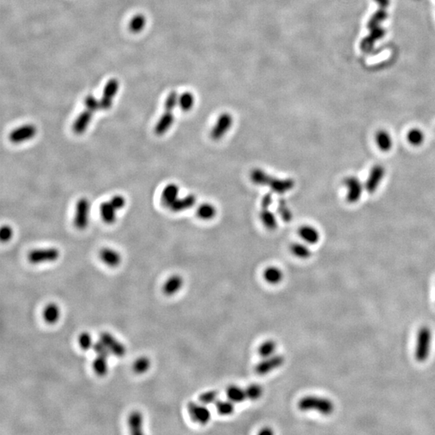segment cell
I'll list each match as a JSON object with an SVG mask.
<instances>
[{
	"label": "cell",
	"instance_id": "obj_1",
	"mask_svg": "<svg viewBox=\"0 0 435 435\" xmlns=\"http://www.w3.org/2000/svg\"><path fill=\"white\" fill-rule=\"evenodd\" d=\"M388 18L386 7H381L373 14L368 22V28L370 31L369 36L361 41L360 49L365 54L372 52L376 42L385 36L386 31L382 28L381 24Z\"/></svg>",
	"mask_w": 435,
	"mask_h": 435
},
{
	"label": "cell",
	"instance_id": "obj_2",
	"mask_svg": "<svg viewBox=\"0 0 435 435\" xmlns=\"http://www.w3.org/2000/svg\"><path fill=\"white\" fill-rule=\"evenodd\" d=\"M250 179L255 185L269 186L272 191L278 194H286L293 190L295 185V182L292 178H278L259 168L252 169Z\"/></svg>",
	"mask_w": 435,
	"mask_h": 435
},
{
	"label": "cell",
	"instance_id": "obj_3",
	"mask_svg": "<svg viewBox=\"0 0 435 435\" xmlns=\"http://www.w3.org/2000/svg\"><path fill=\"white\" fill-rule=\"evenodd\" d=\"M178 98L177 93L176 91H172L169 93V95L166 99L164 104L165 110L155 127V133L158 136L164 135L172 127V123L174 122V115L172 111L177 105H178Z\"/></svg>",
	"mask_w": 435,
	"mask_h": 435
},
{
	"label": "cell",
	"instance_id": "obj_4",
	"mask_svg": "<svg viewBox=\"0 0 435 435\" xmlns=\"http://www.w3.org/2000/svg\"><path fill=\"white\" fill-rule=\"evenodd\" d=\"M298 408L302 411H317L324 415H329L334 411V405L329 399L307 396L300 400Z\"/></svg>",
	"mask_w": 435,
	"mask_h": 435
},
{
	"label": "cell",
	"instance_id": "obj_5",
	"mask_svg": "<svg viewBox=\"0 0 435 435\" xmlns=\"http://www.w3.org/2000/svg\"><path fill=\"white\" fill-rule=\"evenodd\" d=\"M431 330L427 326L418 330L415 349V358L418 362H424L427 360L431 350Z\"/></svg>",
	"mask_w": 435,
	"mask_h": 435
},
{
	"label": "cell",
	"instance_id": "obj_6",
	"mask_svg": "<svg viewBox=\"0 0 435 435\" xmlns=\"http://www.w3.org/2000/svg\"><path fill=\"white\" fill-rule=\"evenodd\" d=\"M233 123H234V119L230 113L224 112L220 114L211 129V138L215 141L223 138L225 135L231 129Z\"/></svg>",
	"mask_w": 435,
	"mask_h": 435
},
{
	"label": "cell",
	"instance_id": "obj_7",
	"mask_svg": "<svg viewBox=\"0 0 435 435\" xmlns=\"http://www.w3.org/2000/svg\"><path fill=\"white\" fill-rule=\"evenodd\" d=\"M345 187L347 189L346 199L347 203L354 204L357 203L362 196L363 192L365 190L364 184H363L358 177L354 176L346 177L343 181Z\"/></svg>",
	"mask_w": 435,
	"mask_h": 435
},
{
	"label": "cell",
	"instance_id": "obj_8",
	"mask_svg": "<svg viewBox=\"0 0 435 435\" xmlns=\"http://www.w3.org/2000/svg\"><path fill=\"white\" fill-rule=\"evenodd\" d=\"M385 173V168L382 164H376L373 166L369 172V177L364 183L365 190L369 194L375 193L383 181Z\"/></svg>",
	"mask_w": 435,
	"mask_h": 435
},
{
	"label": "cell",
	"instance_id": "obj_9",
	"mask_svg": "<svg viewBox=\"0 0 435 435\" xmlns=\"http://www.w3.org/2000/svg\"><path fill=\"white\" fill-rule=\"evenodd\" d=\"M60 257V252L56 248L37 249L29 252L28 261L32 264H42L46 262H54Z\"/></svg>",
	"mask_w": 435,
	"mask_h": 435
},
{
	"label": "cell",
	"instance_id": "obj_10",
	"mask_svg": "<svg viewBox=\"0 0 435 435\" xmlns=\"http://www.w3.org/2000/svg\"><path fill=\"white\" fill-rule=\"evenodd\" d=\"M284 361L285 359L281 355H273L270 357L264 358V360L256 366L255 371L258 375H266L282 366Z\"/></svg>",
	"mask_w": 435,
	"mask_h": 435
},
{
	"label": "cell",
	"instance_id": "obj_11",
	"mask_svg": "<svg viewBox=\"0 0 435 435\" xmlns=\"http://www.w3.org/2000/svg\"><path fill=\"white\" fill-rule=\"evenodd\" d=\"M90 203L86 198H81L76 205L74 225L79 230H84L89 223Z\"/></svg>",
	"mask_w": 435,
	"mask_h": 435
},
{
	"label": "cell",
	"instance_id": "obj_12",
	"mask_svg": "<svg viewBox=\"0 0 435 435\" xmlns=\"http://www.w3.org/2000/svg\"><path fill=\"white\" fill-rule=\"evenodd\" d=\"M187 409L193 421L198 424L206 425L211 420V412L202 403L198 404L191 401L188 404Z\"/></svg>",
	"mask_w": 435,
	"mask_h": 435
},
{
	"label": "cell",
	"instance_id": "obj_13",
	"mask_svg": "<svg viewBox=\"0 0 435 435\" xmlns=\"http://www.w3.org/2000/svg\"><path fill=\"white\" fill-rule=\"evenodd\" d=\"M99 339L107 346L110 354H113L118 357H123L125 356V346L119 342L116 338H114L112 334L108 332H103L100 334Z\"/></svg>",
	"mask_w": 435,
	"mask_h": 435
},
{
	"label": "cell",
	"instance_id": "obj_14",
	"mask_svg": "<svg viewBox=\"0 0 435 435\" xmlns=\"http://www.w3.org/2000/svg\"><path fill=\"white\" fill-rule=\"evenodd\" d=\"M37 134V127L33 124H27L14 130L9 135V139L14 144L24 142L33 138Z\"/></svg>",
	"mask_w": 435,
	"mask_h": 435
},
{
	"label": "cell",
	"instance_id": "obj_15",
	"mask_svg": "<svg viewBox=\"0 0 435 435\" xmlns=\"http://www.w3.org/2000/svg\"><path fill=\"white\" fill-rule=\"evenodd\" d=\"M119 89V82L116 79H110L107 83L104 88L103 97L100 100L101 109L108 110L112 106L113 99L116 95L117 91Z\"/></svg>",
	"mask_w": 435,
	"mask_h": 435
},
{
	"label": "cell",
	"instance_id": "obj_16",
	"mask_svg": "<svg viewBox=\"0 0 435 435\" xmlns=\"http://www.w3.org/2000/svg\"><path fill=\"white\" fill-rule=\"evenodd\" d=\"M298 234L300 238L307 244H316L320 239V233L318 229L310 225L301 226Z\"/></svg>",
	"mask_w": 435,
	"mask_h": 435
},
{
	"label": "cell",
	"instance_id": "obj_17",
	"mask_svg": "<svg viewBox=\"0 0 435 435\" xmlns=\"http://www.w3.org/2000/svg\"><path fill=\"white\" fill-rule=\"evenodd\" d=\"M94 112L89 109H86L85 111L81 113L78 119H76L73 123V130L78 135H82L86 132V128L88 127L89 123H91Z\"/></svg>",
	"mask_w": 435,
	"mask_h": 435
},
{
	"label": "cell",
	"instance_id": "obj_18",
	"mask_svg": "<svg viewBox=\"0 0 435 435\" xmlns=\"http://www.w3.org/2000/svg\"><path fill=\"white\" fill-rule=\"evenodd\" d=\"M99 257L104 264L110 267H117L121 262V257L119 252L110 248H103L99 252Z\"/></svg>",
	"mask_w": 435,
	"mask_h": 435
},
{
	"label": "cell",
	"instance_id": "obj_19",
	"mask_svg": "<svg viewBox=\"0 0 435 435\" xmlns=\"http://www.w3.org/2000/svg\"><path fill=\"white\" fill-rule=\"evenodd\" d=\"M128 427L132 435H142L143 426H144V418L141 413L139 411L132 412L128 417Z\"/></svg>",
	"mask_w": 435,
	"mask_h": 435
},
{
	"label": "cell",
	"instance_id": "obj_20",
	"mask_svg": "<svg viewBox=\"0 0 435 435\" xmlns=\"http://www.w3.org/2000/svg\"><path fill=\"white\" fill-rule=\"evenodd\" d=\"M183 278L179 275H173L166 280L163 286V292L166 296L176 294L183 285Z\"/></svg>",
	"mask_w": 435,
	"mask_h": 435
},
{
	"label": "cell",
	"instance_id": "obj_21",
	"mask_svg": "<svg viewBox=\"0 0 435 435\" xmlns=\"http://www.w3.org/2000/svg\"><path fill=\"white\" fill-rule=\"evenodd\" d=\"M179 188L175 184H169L166 185L162 192V201L164 206L170 207L178 198Z\"/></svg>",
	"mask_w": 435,
	"mask_h": 435
},
{
	"label": "cell",
	"instance_id": "obj_22",
	"mask_svg": "<svg viewBox=\"0 0 435 435\" xmlns=\"http://www.w3.org/2000/svg\"><path fill=\"white\" fill-rule=\"evenodd\" d=\"M197 198L194 194H189L182 198H177V201L171 206V211L173 212H181L190 209L196 204Z\"/></svg>",
	"mask_w": 435,
	"mask_h": 435
},
{
	"label": "cell",
	"instance_id": "obj_23",
	"mask_svg": "<svg viewBox=\"0 0 435 435\" xmlns=\"http://www.w3.org/2000/svg\"><path fill=\"white\" fill-rule=\"evenodd\" d=\"M375 140L377 147L381 151L388 152L392 148L393 141L392 136L385 130H379L376 134Z\"/></svg>",
	"mask_w": 435,
	"mask_h": 435
},
{
	"label": "cell",
	"instance_id": "obj_24",
	"mask_svg": "<svg viewBox=\"0 0 435 435\" xmlns=\"http://www.w3.org/2000/svg\"><path fill=\"white\" fill-rule=\"evenodd\" d=\"M260 218L262 224L268 230L275 231L277 228L278 223L276 216L273 212L270 211V208H261Z\"/></svg>",
	"mask_w": 435,
	"mask_h": 435
},
{
	"label": "cell",
	"instance_id": "obj_25",
	"mask_svg": "<svg viewBox=\"0 0 435 435\" xmlns=\"http://www.w3.org/2000/svg\"><path fill=\"white\" fill-rule=\"evenodd\" d=\"M59 306L55 303L48 304L43 310V319L49 324H54L60 319Z\"/></svg>",
	"mask_w": 435,
	"mask_h": 435
},
{
	"label": "cell",
	"instance_id": "obj_26",
	"mask_svg": "<svg viewBox=\"0 0 435 435\" xmlns=\"http://www.w3.org/2000/svg\"><path fill=\"white\" fill-rule=\"evenodd\" d=\"M196 213L198 218L203 221H209L216 217L217 215V209L211 203H203L198 207Z\"/></svg>",
	"mask_w": 435,
	"mask_h": 435
},
{
	"label": "cell",
	"instance_id": "obj_27",
	"mask_svg": "<svg viewBox=\"0 0 435 435\" xmlns=\"http://www.w3.org/2000/svg\"><path fill=\"white\" fill-rule=\"evenodd\" d=\"M115 211L116 209L113 207L110 202H105V203H102L101 207H100V213H101L102 218L106 223L113 224L115 222V220H116Z\"/></svg>",
	"mask_w": 435,
	"mask_h": 435
},
{
	"label": "cell",
	"instance_id": "obj_28",
	"mask_svg": "<svg viewBox=\"0 0 435 435\" xmlns=\"http://www.w3.org/2000/svg\"><path fill=\"white\" fill-rule=\"evenodd\" d=\"M284 275L279 268L269 267L264 272V278L268 283L271 284H276L282 280Z\"/></svg>",
	"mask_w": 435,
	"mask_h": 435
},
{
	"label": "cell",
	"instance_id": "obj_29",
	"mask_svg": "<svg viewBox=\"0 0 435 435\" xmlns=\"http://www.w3.org/2000/svg\"><path fill=\"white\" fill-rule=\"evenodd\" d=\"M226 395L229 400L234 403H241L248 399L246 389L236 385L230 386L226 390Z\"/></svg>",
	"mask_w": 435,
	"mask_h": 435
},
{
	"label": "cell",
	"instance_id": "obj_30",
	"mask_svg": "<svg viewBox=\"0 0 435 435\" xmlns=\"http://www.w3.org/2000/svg\"><path fill=\"white\" fill-rule=\"evenodd\" d=\"M277 213L284 222H291V220L293 219V212L289 208L286 201L283 198L280 199L278 202Z\"/></svg>",
	"mask_w": 435,
	"mask_h": 435
},
{
	"label": "cell",
	"instance_id": "obj_31",
	"mask_svg": "<svg viewBox=\"0 0 435 435\" xmlns=\"http://www.w3.org/2000/svg\"><path fill=\"white\" fill-rule=\"evenodd\" d=\"M195 98L190 92H184L178 98V105L183 111H189L194 108Z\"/></svg>",
	"mask_w": 435,
	"mask_h": 435
},
{
	"label": "cell",
	"instance_id": "obj_32",
	"mask_svg": "<svg viewBox=\"0 0 435 435\" xmlns=\"http://www.w3.org/2000/svg\"><path fill=\"white\" fill-rule=\"evenodd\" d=\"M290 251L293 253V256L299 259H308L311 257V251L310 248L306 246V244H302V243H295L292 244L290 248Z\"/></svg>",
	"mask_w": 435,
	"mask_h": 435
},
{
	"label": "cell",
	"instance_id": "obj_33",
	"mask_svg": "<svg viewBox=\"0 0 435 435\" xmlns=\"http://www.w3.org/2000/svg\"><path fill=\"white\" fill-rule=\"evenodd\" d=\"M93 369L99 377H104L108 372V358L96 356L93 362Z\"/></svg>",
	"mask_w": 435,
	"mask_h": 435
},
{
	"label": "cell",
	"instance_id": "obj_34",
	"mask_svg": "<svg viewBox=\"0 0 435 435\" xmlns=\"http://www.w3.org/2000/svg\"><path fill=\"white\" fill-rule=\"evenodd\" d=\"M407 140L413 146H420L425 140V134L422 130L413 128L407 134Z\"/></svg>",
	"mask_w": 435,
	"mask_h": 435
},
{
	"label": "cell",
	"instance_id": "obj_35",
	"mask_svg": "<svg viewBox=\"0 0 435 435\" xmlns=\"http://www.w3.org/2000/svg\"><path fill=\"white\" fill-rule=\"evenodd\" d=\"M276 349V343L273 340H267L260 346L258 349L259 355L263 358L273 356Z\"/></svg>",
	"mask_w": 435,
	"mask_h": 435
},
{
	"label": "cell",
	"instance_id": "obj_36",
	"mask_svg": "<svg viewBox=\"0 0 435 435\" xmlns=\"http://www.w3.org/2000/svg\"><path fill=\"white\" fill-rule=\"evenodd\" d=\"M235 403L230 401H216V409L218 413L222 416H229L235 411Z\"/></svg>",
	"mask_w": 435,
	"mask_h": 435
},
{
	"label": "cell",
	"instance_id": "obj_37",
	"mask_svg": "<svg viewBox=\"0 0 435 435\" xmlns=\"http://www.w3.org/2000/svg\"><path fill=\"white\" fill-rule=\"evenodd\" d=\"M151 366V361L146 356H141L135 361L133 371L136 374H144L148 372Z\"/></svg>",
	"mask_w": 435,
	"mask_h": 435
},
{
	"label": "cell",
	"instance_id": "obj_38",
	"mask_svg": "<svg viewBox=\"0 0 435 435\" xmlns=\"http://www.w3.org/2000/svg\"><path fill=\"white\" fill-rule=\"evenodd\" d=\"M245 389L247 398L252 400V401L258 400L263 395V388L260 384H257V383L251 384Z\"/></svg>",
	"mask_w": 435,
	"mask_h": 435
},
{
	"label": "cell",
	"instance_id": "obj_39",
	"mask_svg": "<svg viewBox=\"0 0 435 435\" xmlns=\"http://www.w3.org/2000/svg\"><path fill=\"white\" fill-rule=\"evenodd\" d=\"M145 24H146V19L144 15H136L130 22V30L132 31V33H140V31H142L143 28H145Z\"/></svg>",
	"mask_w": 435,
	"mask_h": 435
},
{
	"label": "cell",
	"instance_id": "obj_40",
	"mask_svg": "<svg viewBox=\"0 0 435 435\" xmlns=\"http://www.w3.org/2000/svg\"><path fill=\"white\" fill-rule=\"evenodd\" d=\"M78 343H79L80 347L82 350L87 351V350L91 349V347H93L95 343L93 342L92 337H91V334L87 333V332H83L78 337Z\"/></svg>",
	"mask_w": 435,
	"mask_h": 435
},
{
	"label": "cell",
	"instance_id": "obj_41",
	"mask_svg": "<svg viewBox=\"0 0 435 435\" xmlns=\"http://www.w3.org/2000/svg\"><path fill=\"white\" fill-rule=\"evenodd\" d=\"M218 392L215 390H211L208 392H205L199 396V401L203 405H210L212 403L217 401Z\"/></svg>",
	"mask_w": 435,
	"mask_h": 435
},
{
	"label": "cell",
	"instance_id": "obj_42",
	"mask_svg": "<svg viewBox=\"0 0 435 435\" xmlns=\"http://www.w3.org/2000/svg\"><path fill=\"white\" fill-rule=\"evenodd\" d=\"M93 349L95 351V354L97 356H103V357L108 358L110 356V351L108 350V347L99 339V342L94 343Z\"/></svg>",
	"mask_w": 435,
	"mask_h": 435
},
{
	"label": "cell",
	"instance_id": "obj_43",
	"mask_svg": "<svg viewBox=\"0 0 435 435\" xmlns=\"http://www.w3.org/2000/svg\"><path fill=\"white\" fill-rule=\"evenodd\" d=\"M85 104L86 106V109L91 110L93 112H95L99 109H101V105H100V101H98L93 95H88L86 98Z\"/></svg>",
	"mask_w": 435,
	"mask_h": 435
},
{
	"label": "cell",
	"instance_id": "obj_44",
	"mask_svg": "<svg viewBox=\"0 0 435 435\" xmlns=\"http://www.w3.org/2000/svg\"><path fill=\"white\" fill-rule=\"evenodd\" d=\"M12 229L9 226H2L0 231V239L2 242H7L12 237Z\"/></svg>",
	"mask_w": 435,
	"mask_h": 435
},
{
	"label": "cell",
	"instance_id": "obj_45",
	"mask_svg": "<svg viewBox=\"0 0 435 435\" xmlns=\"http://www.w3.org/2000/svg\"><path fill=\"white\" fill-rule=\"evenodd\" d=\"M110 203L116 210H120L125 206V198L121 195H115L110 199Z\"/></svg>",
	"mask_w": 435,
	"mask_h": 435
},
{
	"label": "cell",
	"instance_id": "obj_46",
	"mask_svg": "<svg viewBox=\"0 0 435 435\" xmlns=\"http://www.w3.org/2000/svg\"><path fill=\"white\" fill-rule=\"evenodd\" d=\"M273 203V197L271 193L265 194L261 199V208H270Z\"/></svg>",
	"mask_w": 435,
	"mask_h": 435
},
{
	"label": "cell",
	"instance_id": "obj_47",
	"mask_svg": "<svg viewBox=\"0 0 435 435\" xmlns=\"http://www.w3.org/2000/svg\"><path fill=\"white\" fill-rule=\"evenodd\" d=\"M375 1L379 6L386 7V8H388L390 4V0H375Z\"/></svg>",
	"mask_w": 435,
	"mask_h": 435
},
{
	"label": "cell",
	"instance_id": "obj_48",
	"mask_svg": "<svg viewBox=\"0 0 435 435\" xmlns=\"http://www.w3.org/2000/svg\"><path fill=\"white\" fill-rule=\"evenodd\" d=\"M273 433L272 431L270 428H264L262 429V431L260 432L261 435H271V434Z\"/></svg>",
	"mask_w": 435,
	"mask_h": 435
}]
</instances>
